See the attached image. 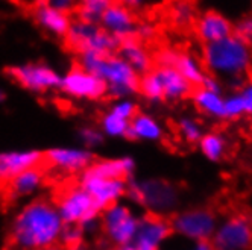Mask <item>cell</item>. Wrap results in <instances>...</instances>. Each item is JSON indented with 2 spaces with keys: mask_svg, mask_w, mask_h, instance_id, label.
<instances>
[{
  "mask_svg": "<svg viewBox=\"0 0 252 250\" xmlns=\"http://www.w3.org/2000/svg\"><path fill=\"white\" fill-rule=\"evenodd\" d=\"M64 226L55 203L33 200L14 217L5 250H43L58 244Z\"/></svg>",
  "mask_w": 252,
  "mask_h": 250,
  "instance_id": "6da1fadb",
  "label": "cell"
},
{
  "mask_svg": "<svg viewBox=\"0 0 252 250\" xmlns=\"http://www.w3.org/2000/svg\"><path fill=\"white\" fill-rule=\"evenodd\" d=\"M201 59L208 75L239 91L252 71V46L232 33L225 40L205 44Z\"/></svg>",
  "mask_w": 252,
  "mask_h": 250,
  "instance_id": "7a4b0ae2",
  "label": "cell"
},
{
  "mask_svg": "<svg viewBox=\"0 0 252 250\" xmlns=\"http://www.w3.org/2000/svg\"><path fill=\"white\" fill-rule=\"evenodd\" d=\"M75 64L102 79L108 88V97L114 100L131 99L138 93L140 76L117 53L100 55L96 52H84L76 55Z\"/></svg>",
  "mask_w": 252,
  "mask_h": 250,
  "instance_id": "3957f363",
  "label": "cell"
},
{
  "mask_svg": "<svg viewBox=\"0 0 252 250\" xmlns=\"http://www.w3.org/2000/svg\"><path fill=\"white\" fill-rule=\"evenodd\" d=\"M126 197L145 214L170 219L181 209L183 191L175 182L164 177H132L128 182Z\"/></svg>",
  "mask_w": 252,
  "mask_h": 250,
  "instance_id": "277c9868",
  "label": "cell"
},
{
  "mask_svg": "<svg viewBox=\"0 0 252 250\" xmlns=\"http://www.w3.org/2000/svg\"><path fill=\"white\" fill-rule=\"evenodd\" d=\"M55 206L67 226H79L84 234L100 229V211L78 181H67L55 195Z\"/></svg>",
  "mask_w": 252,
  "mask_h": 250,
  "instance_id": "5b68a950",
  "label": "cell"
},
{
  "mask_svg": "<svg viewBox=\"0 0 252 250\" xmlns=\"http://www.w3.org/2000/svg\"><path fill=\"white\" fill-rule=\"evenodd\" d=\"M218 223L219 216L208 206L183 208L170 217L173 235H178L187 243L211 241Z\"/></svg>",
  "mask_w": 252,
  "mask_h": 250,
  "instance_id": "8992f818",
  "label": "cell"
},
{
  "mask_svg": "<svg viewBox=\"0 0 252 250\" xmlns=\"http://www.w3.org/2000/svg\"><path fill=\"white\" fill-rule=\"evenodd\" d=\"M64 46L75 55L84 52H96L100 55L117 53L120 41L111 33L102 29L100 25L87 23L78 19H71L68 32L63 38Z\"/></svg>",
  "mask_w": 252,
  "mask_h": 250,
  "instance_id": "52a82bcc",
  "label": "cell"
},
{
  "mask_svg": "<svg viewBox=\"0 0 252 250\" xmlns=\"http://www.w3.org/2000/svg\"><path fill=\"white\" fill-rule=\"evenodd\" d=\"M140 219L141 216H138L131 205L117 202L100 212L102 235L113 247L132 244Z\"/></svg>",
  "mask_w": 252,
  "mask_h": 250,
  "instance_id": "ba28073f",
  "label": "cell"
},
{
  "mask_svg": "<svg viewBox=\"0 0 252 250\" xmlns=\"http://www.w3.org/2000/svg\"><path fill=\"white\" fill-rule=\"evenodd\" d=\"M210 243L214 250H252V217L234 212L219 219Z\"/></svg>",
  "mask_w": 252,
  "mask_h": 250,
  "instance_id": "9c48e42d",
  "label": "cell"
},
{
  "mask_svg": "<svg viewBox=\"0 0 252 250\" xmlns=\"http://www.w3.org/2000/svg\"><path fill=\"white\" fill-rule=\"evenodd\" d=\"M6 75L22 88L32 93H47L52 90H60L63 81V76H60L52 67L40 62L8 67Z\"/></svg>",
  "mask_w": 252,
  "mask_h": 250,
  "instance_id": "30bf717a",
  "label": "cell"
},
{
  "mask_svg": "<svg viewBox=\"0 0 252 250\" xmlns=\"http://www.w3.org/2000/svg\"><path fill=\"white\" fill-rule=\"evenodd\" d=\"M78 182L81 187L92 195L97 209L102 212L106 208L122 202L128 193V182L125 179H106V177H99L94 174H90L82 171L79 174Z\"/></svg>",
  "mask_w": 252,
  "mask_h": 250,
  "instance_id": "8fae6325",
  "label": "cell"
},
{
  "mask_svg": "<svg viewBox=\"0 0 252 250\" xmlns=\"http://www.w3.org/2000/svg\"><path fill=\"white\" fill-rule=\"evenodd\" d=\"M60 90L75 99L100 100L103 97H108L106 83L76 64L67 71V75L63 76Z\"/></svg>",
  "mask_w": 252,
  "mask_h": 250,
  "instance_id": "7c38bea8",
  "label": "cell"
},
{
  "mask_svg": "<svg viewBox=\"0 0 252 250\" xmlns=\"http://www.w3.org/2000/svg\"><path fill=\"white\" fill-rule=\"evenodd\" d=\"M154 59H155V65L158 67L176 68L194 88L201 86L208 75L202 64V59L186 50L161 49L154 56Z\"/></svg>",
  "mask_w": 252,
  "mask_h": 250,
  "instance_id": "4fadbf2b",
  "label": "cell"
},
{
  "mask_svg": "<svg viewBox=\"0 0 252 250\" xmlns=\"http://www.w3.org/2000/svg\"><path fill=\"white\" fill-rule=\"evenodd\" d=\"M172 235L170 219L143 214L132 246L135 250H163Z\"/></svg>",
  "mask_w": 252,
  "mask_h": 250,
  "instance_id": "5bb4252c",
  "label": "cell"
},
{
  "mask_svg": "<svg viewBox=\"0 0 252 250\" xmlns=\"http://www.w3.org/2000/svg\"><path fill=\"white\" fill-rule=\"evenodd\" d=\"M93 163L94 155L88 149L57 147L44 152V166L47 170H57L65 174H81Z\"/></svg>",
  "mask_w": 252,
  "mask_h": 250,
  "instance_id": "9a60e30c",
  "label": "cell"
},
{
  "mask_svg": "<svg viewBox=\"0 0 252 250\" xmlns=\"http://www.w3.org/2000/svg\"><path fill=\"white\" fill-rule=\"evenodd\" d=\"M44 164V152L15 150L0 153V190L23 171Z\"/></svg>",
  "mask_w": 252,
  "mask_h": 250,
  "instance_id": "2e32d148",
  "label": "cell"
},
{
  "mask_svg": "<svg viewBox=\"0 0 252 250\" xmlns=\"http://www.w3.org/2000/svg\"><path fill=\"white\" fill-rule=\"evenodd\" d=\"M100 26L103 30L111 33L120 43L128 38H135V32L138 28V22L135 19L134 9L114 2L108 8L100 20Z\"/></svg>",
  "mask_w": 252,
  "mask_h": 250,
  "instance_id": "e0dca14e",
  "label": "cell"
},
{
  "mask_svg": "<svg viewBox=\"0 0 252 250\" xmlns=\"http://www.w3.org/2000/svg\"><path fill=\"white\" fill-rule=\"evenodd\" d=\"M197 38L204 46L225 40L234 33V25L218 11H205L194 22Z\"/></svg>",
  "mask_w": 252,
  "mask_h": 250,
  "instance_id": "ac0fdd59",
  "label": "cell"
},
{
  "mask_svg": "<svg viewBox=\"0 0 252 250\" xmlns=\"http://www.w3.org/2000/svg\"><path fill=\"white\" fill-rule=\"evenodd\" d=\"M47 176H49V170L44 164L29 168L17 177H14V179L2 190V193L5 194L6 200L26 197V195L35 193L40 187H43V184L47 181Z\"/></svg>",
  "mask_w": 252,
  "mask_h": 250,
  "instance_id": "d6986e66",
  "label": "cell"
},
{
  "mask_svg": "<svg viewBox=\"0 0 252 250\" xmlns=\"http://www.w3.org/2000/svg\"><path fill=\"white\" fill-rule=\"evenodd\" d=\"M161 86H163L164 102L176 103L190 99L194 86L173 67H158L155 65Z\"/></svg>",
  "mask_w": 252,
  "mask_h": 250,
  "instance_id": "ffe728a7",
  "label": "cell"
},
{
  "mask_svg": "<svg viewBox=\"0 0 252 250\" xmlns=\"http://www.w3.org/2000/svg\"><path fill=\"white\" fill-rule=\"evenodd\" d=\"M135 168L137 164L131 156H122V158L94 159V163L84 171L99 177H106V179L131 181L134 177Z\"/></svg>",
  "mask_w": 252,
  "mask_h": 250,
  "instance_id": "44dd1931",
  "label": "cell"
},
{
  "mask_svg": "<svg viewBox=\"0 0 252 250\" xmlns=\"http://www.w3.org/2000/svg\"><path fill=\"white\" fill-rule=\"evenodd\" d=\"M117 55L128 62L138 76L146 75L155 67L154 55L149 52L146 44L137 38L123 40L117 50Z\"/></svg>",
  "mask_w": 252,
  "mask_h": 250,
  "instance_id": "7402d4cb",
  "label": "cell"
},
{
  "mask_svg": "<svg viewBox=\"0 0 252 250\" xmlns=\"http://www.w3.org/2000/svg\"><path fill=\"white\" fill-rule=\"evenodd\" d=\"M166 129L155 115L149 112L138 111L134 118L129 121L128 139L132 141H146V142H158L164 138Z\"/></svg>",
  "mask_w": 252,
  "mask_h": 250,
  "instance_id": "603a6c76",
  "label": "cell"
},
{
  "mask_svg": "<svg viewBox=\"0 0 252 250\" xmlns=\"http://www.w3.org/2000/svg\"><path fill=\"white\" fill-rule=\"evenodd\" d=\"M191 102L194 110L201 115L216 120L223 121L225 120V96L223 91H213L204 86H197L193 90Z\"/></svg>",
  "mask_w": 252,
  "mask_h": 250,
  "instance_id": "cb8c5ba5",
  "label": "cell"
},
{
  "mask_svg": "<svg viewBox=\"0 0 252 250\" xmlns=\"http://www.w3.org/2000/svg\"><path fill=\"white\" fill-rule=\"evenodd\" d=\"M32 15H33L35 23H37L44 32L58 38L65 37V33L68 32L70 23H71L70 15L58 12L43 3H37L35 6H32Z\"/></svg>",
  "mask_w": 252,
  "mask_h": 250,
  "instance_id": "d4e9b609",
  "label": "cell"
},
{
  "mask_svg": "<svg viewBox=\"0 0 252 250\" xmlns=\"http://www.w3.org/2000/svg\"><path fill=\"white\" fill-rule=\"evenodd\" d=\"M229 141L226 135L220 131H205L201 141L197 142V149L202 156L210 163H220L228 155Z\"/></svg>",
  "mask_w": 252,
  "mask_h": 250,
  "instance_id": "484cf974",
  "label": "cell"
},
{
  "mask_svg": "<svg viewBox=\"0 0 252 250\" xmlns=\"http://www.w3.org/2000/svg\"><path fill=\"white\" fill-rule=\"evenodd\" d=\"M175 131L183 142L189 146H197V142L205 134V126L201 118L194 115H181L175 123Z\"/></svg>",
  "mask_w": 252,
  "mask_h": 250,
  "instance_id": "4316f807",
  "label": "cell"
},
{
  "mask_svg": "<svg viewBox=\"0 0 252 250\" xmlns=\"http://www.w3.org/2000/svg\"><path fill=\"white\" fill-rule=\"evenodd\" d=\"M114 3V0H79V6L75 14V19L100 25L105 11Z\"/></svg>",
  "mask_w": 252,
  "mask_h": 250,
  "instance_id": "83f0119b",
  "label": "cell"
},
{
  "mask_svg": "<svg viewBox=\"0 0 252 250\" xmlns=\"http://www.w3.org/2000/svg\"><path fill=\"white\" fill-rule=\"evenodd\" d=\"M138 94L148 100L149 103H161L164 102L163 96V86H161L159 78L155 67L148 71L146 75L140 76V85H138Z\"/></svg>",
  "mask_w": 252,
  "mask_h": 250,
  "instance_id": "f1b7e54d",
  "label": "cell"
},
{
  "mask_svg": "<svg viewBox=\"0 0 252 250\" xmlns=\"http://www.w3.org/2000/svg\"><path fill=\"white\" fill-rule=\"evenodd\" d=\"M100 131L105 137L111 138H128L129 121L125 120L108 110L100 118Z\"/></svg>",
  "mask_w": 252,
  "mask_h": 250,
  "instance_id": "f546056e",
  "label": "cell"
},
{
  "mask_svg": "<svg viewBox=\"0 0 252 250\" xmlns=\"http://www.w3.org/2000/svg\"><path fill=\"white\" fill-rule=\"evenodd\" d=\"M169 15L176 26H190L196 19V8L193 0H172Z\"/></svg>",
  "mask_w": 252,
  "mask_h": 250,
  "instance_id": "4dcf8cb0",
  "label": "cell"
},
{
  "mask_svg": "<svg viewBox=\"0 0 252 250\" xmlns=\"http://www.w3.org/2000/svg\"><path fill=\"white\" fill-rule=\"evenodd\" d=\"M245 105L239 91H232L225 96V120H239L245 117Z\"/></svg>",
  "mask_w": 252,
  "mask_h": 250,
  "instance_id": "1f68e13d",
  "label": "cell"
},
{
  "mask_svg": "<svg viewBox=\"0 0 252 250\" xmlns=\"http://www.w3.org/2000/svg\"><path fill=\"white\" fill-rule=\"evenodd\" d=\"M110 111L125 120L131 121L134 115L138 112V106L132 99H119V100H114Z\"/></svg>",
  "mask_w": 252,
  "mask_h": 250,
  "instance_id": "d6a6232c",
  "label": "cell"
},
{
  "mask_svg": "<svg viewBox=\"0 0 252 250\" xmlns=\"http://www.w3.org/2000/svg\"><path fill=\"white\" fill-rule=\"evenodd\" d=\"M79 139L84 142L85 149H92V147H97L100 146L103 139H105V135L103 132L100 131V128H94V126H85V128H81L79 132Z\"/></svg>",
  "mask_w": 252,
  "mask_h": 250,
  "instance_id": "836d02e7",
  "label": "cell"
},
{
  "mask_svg": "<svg viewBox=\"0 0 252 250\" xmlns=\"http://www.w3.org/2000/svg\"><path fill=\"white\" fill-rule=\"evenodd\" d=\"M38 3H43L58 12L65 15H75L79 6V0H38Z\"/></svg>",
  "mask_w": 252,
  "mask_h": 250,
  "instance_id": "e575fe53",
  "label": "cell"
},
{
  "mask_svg": "<svg viewBox=\"0 0 252 250\" xmlns=\"http://www.w3.org/2000/svg\"><path fill=\"white\" fill-rule=\"evenodd\" d=\"M234 35L252 46V15H245L234 25Z\"/></svg>",
  "mask_w": 252,
  "mask_h": 250,
  "instance_id": "d590c367",
  "label": "cell"
},
{
  "mask_svg": "<svg viewBox=\"0 0 252 250\" xmlns=\"http://www.w3.org/2000/svg\"><path fill=\"white\" fill-rule=\"evenodd\" d=\"M243 105H245V112L246 115H252V81H248L240 90H239Z\"/></svg>",
  "mask_w": 252,
  "mask_h": 250,
  "instance_id": "8d00e7d4",
  "label": "cell"
},
{
  "mask_svg": "<svg viewBox=\"0 0 252 250\" xmlns=\"http://www.w3.org/2000/svg\"><path fill=\"white\" fill-rule=\"evenodd\" d=\"M155 35V29L148 25V23H138V28H137V32H135V38L140 40V41H148L151 38H154Z\"/></svg>",
  "mask_w": 252,
  "mask_h": 250,
  "instance_id": "74e56055",
  "label": "cell"
},
{
  "mask_svg": "<svg viewBox=\"0 0 252 250\" xmlns=\"http://www.w3.org/2000/svg\"><path fill=\"white\" fill-rule=\"evenodd\" d=\"M114 2H117L120 5H125V6H128L131 9H137V8L145 6L149 2V0H114Z\"/></svg>",
  "mask_w": 252,
  "mask_h": 250,
  "instance_id": "f35d334b",
  "label": "cell"
},
{
  "mask_svg": "<svg viewBox=\"0 0 252 250\" xmlns=\"http://www.w3.org/2000/svg\"><path fill=\"white\" fill-rule=\"evenodd\" d=\"M184 250H214L210 241L205 243H189V246Z\"/></svg>",
  "mask_w": 252,
  "mask_h": 250,
  "instance_id": "ab89813d",
  "label": "cell"
},
{
  "mask_svg": "<svg viewBox=\"0 0 252 250\" xmlns=\"http://www.w3.org/2000/svg\"><path fill=\"white\" fill-rule=\"evenodd\" d=\"M43 250H65V247L61 246V244L58 243V244H53V246H50V247H46V249H43Z\"/></svg>",
  "mask_w": 252,
  "mask_h": 250,
  "instance_id": "60d3db41",
  "label": "cell"
},
{
  "mask_svg": "<svg viewBox=\"0 0 252 250\" xmlns=\"http://www.w3.org/2000/svg\"><path fill=\"white\" fill-rule=\"evenodd\" d=\"M113 250H135L132 244H128V246H122V247H114Z\"/></svg>",
  "mask_w": 252,
  "mask_h": 250,
  "instance_id": "b9f144b4",
  "label": "cell"
},
{
  "mask_svg": "<svg viewBox=\"0 0 252 250\" xmlns=\"http://www.w3.org/2000/svg\"><path fill=\"white\" fill-rule=\"evenodd\" d=\"M5 99H6V94H5V93H3L2 90H0V102H3Z\"/></svg>",
  "mask_w": 252,
  "mask_h": 250,
  "instance_id": "7bdbcfd3",
  "label": "cell"
},
{
  "mask_svg": "<svg viewBox=\"0 0 252 250\" xmlns=\"http://www.w3.org/2000/svg\"><path fill=\"white\" fill-rule=\"evenodd\" d=\"M0 191H2V190H0Z\"/></svg>",
  "mask_w": 252,
  "mask_h": 250,
  "instance_id": "ee69618b",
  "label": "cell"
}]
</instances>
